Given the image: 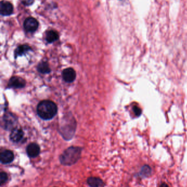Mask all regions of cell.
Wrapping results in <instances>:
<instances>
[{"mask_svg": "<svg viewBox=\"0 0 187 187\" xmlns=\"http://www.w3.org/2000/svg\"><path fill=\"white\" fill-rule=\"evenodd\" d=\"M82 149L79 147H70L60 156L59 160L63 165L71 166L80 159Z\"/></svg>", "mask_w": 187, "mask_h": 187, "instance_id": "cell-1", "label": "cell"}, {"mask_svg": "<svg viewBox=\"0 0 187 187\" xmlns=\"http://www.w3.org/2000/svg\"><path fill=\"white\" fill-rule=\"evenodd\" d=\"M37 112L40 118L44 120H49L57 114V107L52 101H42L38 106Z\"/></svg>", "mask_w": 187, "mask_h": 187, "instance_id": "cell-2", "label": "cell"}, {"mask_svg": "<svg viewBox=\"0 0 187 187\" xmlns=\"http://www.w3.org/2000/svg\"><path fill=\"white\" fill-rule=\"evenodd\" d=\"M38 21L34 18L29 17L25 20L24 28L27 32H34L38 29Z\"/></svg>", "mask_w": 187, "mask_h": 187, "instance_id": "cell-3", "label": "cell"}, {"mask_svg": "<svg viewBox=\"0 0 187 187\" xmlns=\"http://www.w3.org/2000/svg\"><path fill=\"white\" fill-rule=\"evenodd\" d=\"M14 158V153L10 150H4L1 153L0 161L4 164H10L13 161Z\"/></svg>", "mask_w": 187, "mask_h": 187, "instance_id": "cell-4", "label": "cell"}, {"mask_svg": "<svg viewBox=\"0 0 187 187\" xmlns=\"http://www.w3.org/2000/svg\"><path fill=\"white\" fill-rule=\"evenodd\" d=\"M13 11V5L7 1H2L0 4V13L2 15L8 16L12 14Z\"/></svg>", "mask_w": 187, "mask_h": 187, "instance_id": "cell-5", "label": "cell"}, {"mask_svg": "<svg viewBox=\"0 0 187 187\" xmlns=\"http://www.w3.org/2000/svg\"><path fill=\"white\" fill-rule=\"evenodd\" d=\"M63 78L67 83H71L76 78V72L72 68H68L63 71Z\"/></svg>", "mask_w": 187, "mask_h": 187, "instance_id": "cell-6", "label": "cell"}, {"mask_svg": "<svg viewBox=\"0 0 187 187\" xmlns=\"http://www.w3.org/2000/svg\"><path fill=\"white\" fill-rule=\"evenodd\" d=\"M27 153L29 157L32 158H35L39 155L40 153V148L38 144L32 143L28 145L27 148Z\"/></svg>", "mask_w": 187, "mask_h": 187, "instance_id": "cell-7", "label": "cell"}, {"mask_svg": "<svg viewBox=\"0 0 187 187\" xmlns=\"http://www.w3.org/2000/svg\"><path fill=\"white\" fill-rule=\"evenodd\" d=\"M25 81L21 77H13L8 83V87L12 88H22L25 85Z\"/></svg>", "mask_w": 187, "mask_h": 187, "instance_id": "cell-8", "label": "cell"}, {"mask_svg": "<svg viewBox=\"0 0 187 187\" xmlns=\"http://www.w3.org/2000/svg\"><path fill=\"white\" fill-rule=\"evenodd\" d=\"M24 136V132L19 129H14L10 134V139L12 141L18 142L21 141Z\"/></svg>", "mask_w": 187, "mask_h": 187, "instance_id": "cell-9", "label": "cell"}, {"mask_svg": "<svg viewBox=\"0 0 187 187\" xmlns=\"http://www.w3.org/2000/svg\"><path fill=\"white\" fill-rule=\"evenodd\" d=\"M87 183L90 187H101L104 184L103 181L101 178L95 177H91L88 178Z\"/></svg>", "mask_w": 187, "mask_h": 187, "instance_id": "cell-10", "label": "cell"}, {"mask_svg": "<svg viewBox=\"0 0 187 187\" xmlns=\"http://www.w3.org/2000/svg\"><path fill=\"white\" fill-rule=\"evenodd\" d=\"M59 38L58 33L54 30L49 31L46 36V39L49 43H52L58 40Z\"/></svg>", "mask_w": 187, "mask_h": 187, "instance_id": "cell-11", "label": "cell"}, {"mask_svg": "<svg viewBox=\"0 0 187 187\" xmlns=\"http://www.w3.org/2000/svg\"><path fill=\"white\" fill-rule=\"evenodd\" d=\"M30 50H31V48L29 45H22L19 46L17 48L15 49L14 52L15 56L16 58L19 56H23Z\"/></svg>", "mask_w": 187, "mask_h": 187, "instance_id": "cell-12", "label": "cell"}, {"mask_svg": "<svg viewBox=\"0 0 187 187\" xmlns=\"http://www.w3.org/2000/svg\"><path fill=\"white\" fill-rule=\"evenodd\" d=\"M38 71L42 73H48L50 72L51 69L49 67V64L46 62H42L38 65Z\"/></svg>", "mask_w": 187, "mask_h": 187, "instance_id": "cell-13", "label": "cell"}, {"mask_svg": "<svg viewBox=\"0 0 187 187\" xmlns=\"http://www.w3.org/2000/svg\"><path fill=\"white\" fill-rule=\"evenodd\" d=\"M151 172V168L148 165H144L142 167L139 175L142 177H148L150 175Z\"/></svg>", "mask_w": 187, "mask_h": 187, "instance_id": "cell-14", "label": "cell"}, {"mask_svg": "<svg viewBox=\"0 0 187 187\" xmlns=\"http://www.w3.org/2000/svg\"><path fill=\"white\" fill-rule=\"evenodd\" d=\"M4 120L6 121L7 126H8L9 128H10V126H13V125H14V119L13 116H10L9 115H7L4 118Z\"/></svg>", "mask_w": 187, "mask_h": 187, "instance_id": "cell-15", "label": "cell"}, {"mask_svg": "<svg viewBox=\"0 0 187 187\" xmlns=\"http://www.w3.org/2000/svg\"><path fill=\"white\" fill-rule=\"evenodd\" d=\"M8 175L7 173L4 172H1L0 173V184L1 186H3L4 184L6 183V182L8 180Z\"/></svg>", "mask_w": 187, "mask_h": 187, "instance_id": "cell-16", "label": "cell"}, {"mask_svg": "<svg viewBox=\"0 0 187 187\" xmlns=\"http://www.w3.org/2000/svg\"><path fill=\"white\" fill-rule=\"evenodd\" d=\"M21 1L25 6H30L34 2V0H21Z\"/></svg>", "mask_w": 187, "mask_h": 187, "instance_id": "cell-17", "label": "cell"}, {"mask_svg": "<svg viewBox=\"0 0 187 187\" xmlns=\"http://www.w3.org/2000/svg\"><path fill=\"white\" fill-rule=\"evenodd\" d=\"M133 112L135 113L136 115H139L141 113V110L139 108L137 107V106H134L133 107Z\"/></svg>", "mask_w": 187, "mask_h": 187, "instance_id": "cell-18", "label": "cell"}, {"mask_svg": "<svg viewBox=\"0 0 187 187\" xmlns=\"http://www.w3.org/2000/svg\"><path fill=\"white\" fill-rule=\"evenodd\" d=\"M160 187H169V186L166 183H163L160 185Z\"/></svg>", "mask_w": 187, "mask_h": 187, "instance_id": "cell-19", "label": "cell"}]
</instances>
